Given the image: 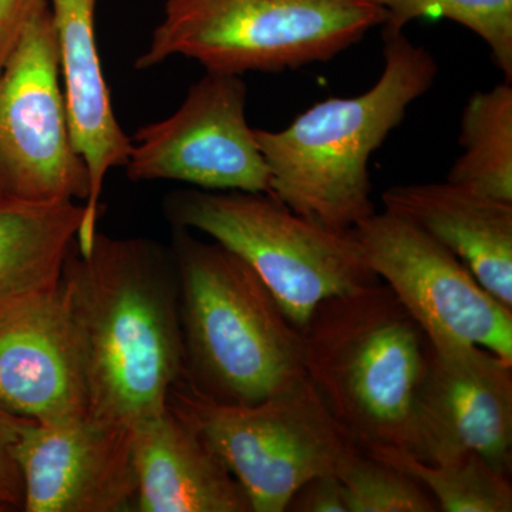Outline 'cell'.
<instances>
[{
	"label": "cell",
	"mask_w": 512,
	"mask_h": 512,
	"mask_svg": "<svg viewBox=\"0 0 512 512\" xmlns=\"http://www.w3.org/2000/svg\"><path fill=\"white\" fill-rule=\"evenodd\" d=\"M89 413L126 429L156 419L184 372L173 255L146 239L97 232L74 245L62 278Z\"/></svg>",
	"instance_id": "1"
},
{
	"label": "cell",
	"mask_w": 512,
	"mask_h": 512,
	"mask_svg": "<svg viewBox=\"0 0 512 512\" xmlns=\"http://www.w3.org/2000/svg\"><path fill=\"white\" fill-rule=\"evenodd\" d=\"M383 40L384 69L372 89L319 101L282 130H254L269 194L323 227L349 231L375 212L370 157L439 73L429 50L404 33Z\"/></svg>",
	"instance_id": "2"
},
{
	"label": "cell",
	"mask_w": 512,
	"mask_h": 512,
	"mask_svg": "<svg viewBox=\"0 0 512 512\" xmlns=\"http://www.w3.org/2000/svg\"><path fill=\"white\" fill-rule=\"evenodd\" d=\"M183 376L205 396L254 404L306 376L302 332L259 275L220 242L174 228Z\"/></svg>",
	"instance_id": "3"
},
{
	"label": "cell",
	"mask_w": 512,
	"mask_h": 512,
	"mask_svg": "<svg viewBox=\"0 0 512 512\" xmlns=\"http://www.w3.org/2000/svg\"><path fill=\"white\" fill-rule=\"evenodd\" d=\"M301 332L306 376L360 447L409 451L430 340L392 289L332 296Z\"/></svg>",
	"instance_id": "4"
},
{
	"label": "cell",
	"mask_w": 512,
	"mask_h": 512,
	"mask_svg": "<svg viewBox=\"0 0 512 512\" xmlns=\"http://www.w3.org/2000/svg\"><path fill=\"white\" fill-rule=\"evenodd\" d=\"M384 20L370 0H165L136 67L184 56L207 72L281 73L329 62Z\"/></svg>",
	"instance_id": "5"
},
{
	"label": "cell",
	"mask_w": 512,
	"mask_h": 512,
	"mask_svg": "<svg viewBox=\"0 0 512 512\" xmlns=\"http://www.w3.org/2000/svg\"><path fill=\"white\" fill-rule=\"evenodd\" d=\"M167 406L214 448L252 512L286 511L306 481L340 476L365 453L308 376L262 402L228 404L205 396L181 375Z\"/></svg>",
	"instance_id": "6"
},
{
	"label": "cell",
	"mask_w": 512,
	"mask_h": 512,
	"mask_svg": "<svg viewBox=\"0 0 512 512\" xmlns=\"http://www.w3.org/2000/svg\"><path fill=\"white\" fill-rule=\"evenodd\" d=\"M165 215L174 228L200 231L241 256L299 330L319 303L380 282L350 229L323 227L271 194L177 191Z\"/></svg>",
	"instance_id": "7"
},
{
	"label": "cell",
	"mask_w": 512,
	"mask_h": 512,
	"mask_svg": "<svg viewBox=\"0 0 512 512\" xmlns=\"http://www.w3.org/2000/svg\"><path fill=\"white\" fill-rule=\"evenodd\" d=\"M89 194V170L74 147L47 5L0 72V197L84 204Z\"/></svg>",
	"instance_id": "8"
},
{
	"label": "cell",
	"mask_w": 512,
	"mask_h": 512,
	"mask_svg": "<svg viewBox=\"0 0 512 512\" xmlns=\"http://www.w3.org/2000/svg\"><path fill=\"white\" fill-rule=\"evenodd\" d=\"M363 258L431 343H464L512 362V311L460 259L399 215L373 212L352 229Z\"/></svg>",
	"instance_id": "9"
},
{
	"label": "cell",
	"mask_w": 512,
	"mask_h": 512,
	"mask_svg": "<svg viewBox=\"0 0 512 512\" xmlns=\"http://www.w3.org/2000/svg\"><path fill=\"white\" fill-rule=\"evenodd\" d=\"M254 130L241 76L207 72L173 116L137 131L124 164L127 177L269 194L271 177Z\"/></svg>",
	"instance_id": "10"
},
{
	"label": "cell",
	"mask_w": 512,
	"mask_h": 512,
	"mask_svg": "<svg viewBox=\"0 0 512 512\" xmlns=\"http://www.w3.org/2000/svg\"><path fill=\"white\" fill-rule=\"evenodd\" d=\"M407 453L429 463L474 453L511 477L512 362L464 343H431Z\"/></svg>",
	"instance_id": "11"
},
{
	"label": "cell",
	"mask_w": 512,
	"mask_h": 512,
	"mask_svg": "<svg viewBox=\"0 0 512 512\" xmlns=\"http://www.w3.org/2000/svg\"><path fill=\"white\" fill-rule=\"evenodd\" d=\"M25 512L134 511L131 430L92 413L30 421L15 448Z\"/></svg>",
	"instance_id": "12"
},
{
	"label": "cell",
	"mask_w": 512,
	"mask_h": 512,
	"mask_svg": "<svg viewBox=\"0 0 512 512\" xmlns=\"http://www.w3.org/2000/svg\"><path fill=\"white\" fill-rule=\"evenodd\" d=\"M0 409L36 423L89 412L60 281L0 308Z\"/></svg>",
	"instance_id": "13"
},
{
	"label": "cell",
	"mask_w": 512,
	"mask_h": 512,
	"mask_svg": "<svg viewBox=\"0 0 512 512\" xmlns=\"http://www.w3.org/2000/svg\"><path fill=\"white\" fill-rule=\"evenodd\" d=\"M74 147L87 165L90 194L77 247L89 252L97 234L100 197L110 170L124 167L133 138L121 128L111 103L96 36L97 0H49Z\"/></svg>",
	"instance_id": "14"
},
{
	"label": "cell",
	"mask_w": 512,
	"mask_h": 512,
	"mask_svg": "<svg viewBox=\"0 0 512 512\" xmlns=\"http://www.w3.org/2000/svg\"><path fill=\"white\" fill-rule=\"evenodd\" d=\"M384 210L439 241L463 262L481 286L512 311V204L463 185H393Z\"/></svg>",
	"instance_id": "15"
},
{
	"label": "cell",
	"mask_w": 512,
	"mask_h": 512,
	"mask_svg": "<svg viewBox=\"0 0 512 512\" xmlns=\"http://www.w3.org/2000/svg\"><path fill=\"white\" fill-rule=\"evenodd\" d=\"M138 512H252L247 494L194 427L165 409L131 430Z\"/></svg>",
	"instance_id": "16"
},
{
	"label": "cell",
	"mask_w": 512,
	"mask_h": 512,
	"mask_svg": "<svg viewBox=\"0 0 512 512\" xmlns=\"http://www.w3.org/2000/svg\"><path fill=\"white\" fill-rule=\"evenodd\" d=\"M83 218L76 201L0 198V308L60 281Z\"/></svg>",
	"instance_id": "17"
},
{
	"label": "cell",
	"mask_w": 512,
	"mask_h": 512,
	"mask_svg": "<svg viewBox=\"0 0 512 512\" xmlns=\"http://www.w3.org/2000/svg\"><path fill=\"white\" fill-rule=\"evenodd\" d=\"M458 141L464 151L447 181L512 204V82L471 94Z\"/></svg>",
	"instance_id": "18"
},
{
	"label": "cell",
	"mask_w": 512,
	"mask_h": 512,
	"mask_svg": "<svg viewBox=\"0 0 512 512\" xmlns=\"http://www.w3.org/2000/svg\"><path fill=\"white\" fill-rule=\"evenodd\" d=\"M419 481L441 512H511L510 476L474 453L429 463L402 448L365 451Z\"/></svg>",
	"instance_id": "19"
},
{
	"label": "cell",
	"mask_w": 512,
	"mask_h": 512,
	"mask_svg": "<svg viewBox=\"0 0 512 512\" xmlns=\"http://www.w3.org/2000/svg\"><path fill=\"white\" fill-rule=\"evenodd\" d=\"M386 13L384 35H399L413 20L450 19L487 43L495 66L512 82V0H370Z\"/></svg>",
	"instance_id": "20"
},
{
	"label": "cell",
	"mask_w": 512,
	"mask_h": 512,
	"mask_svg": "<svg viewBox=\"0 0 512 512\" xmlns=\"http://www.w3.org/2000/svg\"><path fill=\"white\" fill-rule=\"evenodd\" d=\"M349 512H437L429 491L399 468L363 453L340 474Z\"/></svg>",
	"instance_id": "21"
},
{
	"label": "cell",
	"mask_w": 512,
	"mask_h": 512,
	"mask_svg": "<svg viewBox=\"0 0 512 512\" xmlns=\"http://www.w3.org/2000/svg\"><path fill=\"white\" fill-rule=\"evenodd\" d=\"M30 421L0 409V512L23 511L25 505L15 448Z\"/></svg>",
	"instance_id": "22"
},
{
	"label": "cell",
	"mask_w": 512,
	"mask_h": 512,
	"mask_svg": "<svg viewBox=\"0 0 512 512\" xmlns=\"http://www.w3.org/2000/svg\"><path fill=\"white\" fill-rule=\"evenodd\" d=\"M286 511L349 512L345 484L333 474L313 477L293 494Z\"/></svg>",
	"instance_id": "23"
},
{
	"label": "cell",
	"mask_w": 512,
	"mask_h": 512,
	"mask_svg": "<svg viewBox=\"0 0 512 512\" xmlns=\"http://www.w3.org/2000/svg\"><path fill=\"white\" fill-rule=\"evenodd\" d=\"M49 0H0V72L15 53L32 20Z\"/></svg>",
	"instance_id": "24"
},
{
	"label": "cell",
	"mask_w": 512,
	"mask_h": 512,
	"mask_svg": "<svg viewBox=\"0 0 512 512\" xmlns=\"http://www.w3.org/2000/svg\"><path fill=\"white\" fill-rule=\"evenodd\" d=\"M0 198H2V197H0Z\"/></svg>",
	"instance_id": "25"
}]
</instances>
